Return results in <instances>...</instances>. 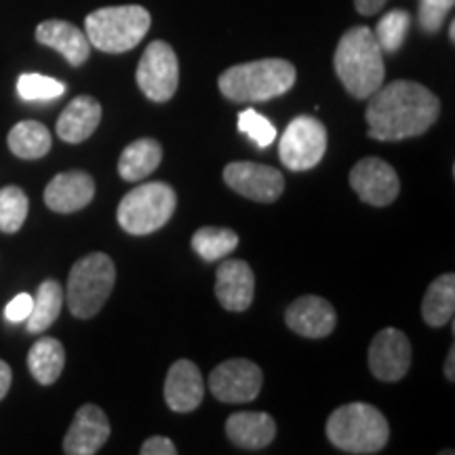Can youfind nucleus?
Listing matches in <instances>:
<instances>
[{
  "label": "nucleus",
  "instance_id": "1a4fd4ad",
  "mask_svg": "<svg viewBox=\"0 0 455 455\" xmlns=\"http://www.w3.org/2000/svg\"><path fill=\"white\" fill-rule=\"evenodd\" d=\"M135 78L148 100L163 104L173 98L180 84V61L173 47L164 41L148 44L138 64Z\"/></svg>",
  "mask_w": 455,
  "mask_h": 455
},
{
  "label": "nucleus",
  "instance_id": "6e6552de",
  "mask_svg": "<svg viewBox=\"0 0 455 455\" xmlns=\"http://www.w3.org/2000/svg\"><path fill=\"white\" fill-rule=\"evenodd\" d=\"M327 150V129L315 116H298L284 129L278 155L287 169L308 171L323 161Z\"/></svg>",
  "mask_w": 455,
  "mask_h": 455
},
{
  "label": "nucleus",
  "instance_id": "a211bd4d",
  "mask_svg": "<svg viewBox=\"0 0 455 455\" xmlns=\"http://www.w3.org/2000/svg\"><path fill=\"white\" fill-rule=\"evenodd\" d=\"M204 379L198 367L188 358H180L171 365L164 382V401L171 411L190 413L203 403Z\"/></svg>",
  "mask_w": 455,
  "mask_h": 455
},
{
  "label": "nucleus",
  "instance_id": "4be33fe9",
  "mask_svg": "<svg viewBox=\"0 0 455 455\" xmlns=\"http://www.w3.org/2000/svg\"><path fill=\"white\" fill-rule=\"evenodd\" d=\"M161 161L163 148L156 140H138L124 148L121 158H118V175L124 181H140L155 173Z\"/></svg>",
  "mask_w": 455,
  "mask_h": 455
},
{
  "label": "nucleus",
  "instance_id": "f704fd0d",
  "mask_svg": "<svg viewBox=\"0 0 455 455\" xmlns=\"http://www.w3.org/2000/svg\"><path fill=\"white\" fill-rule=\"evenodd\" d=\"M386 3H388V0H355V7L358 13L369 17L379 13V9H382Z\"/></svg>",
  "mask_w": 455,
  "mask_h": 455
},
{
  "label": "nucleus",
  "instance_id": "2f4dec72",
  "mask_svg": "<svg viewBox=\"0 0 455 455\" xmlns=\"http://www.w3.org/2000/svg\"><path fill=\"white\" fill-rule=\"evenodd\" d=\"M455 0H419V26L426 34H436L449 11L453 9Z\"/></svg>",
  "mask_w": 455,
  "mask_h": 455
},
{
  "label": "nucleus",
  "instance_id": "b1692460",
  "mask_svg": "<svg viewBox=\"0 0 455 455\" xmlns=\"http://www.w3.org/2000/svg\"><path fill=\"white\" fill-rule=\"evenodd\" d=\"M455 312V275L447 272L430 284L422 301V318L426 325L443 327L453 321Z\"/></svg>",
  "mask_w": 455,
  "mask_h": 455
},
{
  "label": "nucleus",
  "instance_id": "a878e982",
  "mask_svg": "<svg viewBox=\"0 0 455 455\" xmlns=\"http://www.w3.org/2000/svg\"><path fill=\"white\" fill-rule=\"evenodd\" d=\"M32 312L26 318V327L30 333H43L53 325L64 306V289L57 281H43L36 295L32 298Z\"/></svg>",
  "mask_w": 455,
  "mask_h": 455
},
{
  "label": "nucleus",
  "instance_id": "2eb2a0df",
  "mask_svg": "<svg viewBox=\"0 0 455 455\" xmlns=\"http://www.w3.org/2000/svg\"><path fill=\"white\" fill-rule=\"evenodd\" d=\"M110 439V422L98 405H83L64 439V453L95 455Z\"/></svg>",
  "mask_w": 455,
  "mask_h": 455
},
{
  "label": "nucleus",
  "instance_id": "6ab92c4d",
  "mask_svg": "<svg viewBox=\"0 0 455 455\" xmlns=\"http://www.w3.org/2000/svg\"><path fill=\"white\" fill-rule=\"evenodd\" d=\"M36 41L64 55L68 64L78 68L89 60L91 43L81 28L64 20H47L36 26Z\"/></svg>",
  "mask_w": 455,
  "mask_h": 455
},
{
  "label": "nucleus",
  "instance_id": "dca6fc26",
  "mask_svg": "<svg viewBox=\"0 0 455 455\" xmlns=\"http://www.w3.org/2000/svg\"><path fill=\"white\" fill-rule=\"evenodd\" d=\"M95 196V181L84 171L55 175L44 188V203L55 213L81 212Z\"/></svg>",
  "mask_w": 455,
  "mask_h": 455
},
{
  "label": "nucleus",
  "instance_id": "4468645a",
  "mask_svg": "<svg viewBox=\"0 0 455 455\" xmlns=\"http://www.w3.org/2000/svg\"><path fill=\"white\" fill-rule=\"evenodd\" d=\"M335 308L327 299L318 295H304L298 298L284 312V323L287 327L301 338L321 339L333 333L335 329Z\"/></svg>",
  "mask_w": 455,
  "mask_h": 455
},
{
  "label": "nucleus",
  "instance_id": "e433bc0d",
  "mask_svg": "<svg viewBox=\"0 0 455 455\" xmlns=\"http://www.w3.org/2000/svg\"><path fill=\"white\" fill-rule=\"evenodd\" d=\"M445 375L449 382H455V348L451 346V350H449L447 355V361H445Z\"/></svg>",
  "mask_w": 455,
  "mask_h": 455
},
{
  "label": "nucleus",
  "instance_id": "f03ea898",
  "mask_svg": "<svg viewBox=\"0 0 455 455\" xmlns=\"http://www.w3.org/2000/svg\"><path fill=\"white\" fill-rule=\"evenodd\" d=\"M335 74L352 98L369 100L384 84V51L371 28H350L333 55Z\"/></svg>",
  "mask_w": 455,
  "mask_h": 455
},
{
  "label": "nucleus",
  "instance_id": "9d476101",
  "mask_svg": "<svg viewBox=\"0 0 455 455\" xmlns=\"http://www.w3.org/2000/svg\"><path fill=\"white\" fill-rule=\"evenodd\" d=\"M264 375L249 358H230L220 363L209 378L212 395L221 403H249L259 395Z\"/></svg>",
  "mask_w": 455,
  "mask_h": 455
},
{
  "label": "nucleus",
  "instance_id": "f8f14e48",
  "mask_svg": "<svg viewBox=\"0 0 455 455\" xmlns=\"http://www.w3.org/2000/svg\"><path fill=\"white\" fill-rule=\"evenodd\" d=\"M411 367V341L401 329L386 327L369 346V369L379 382H398Z\"/></svg>",
  "mask_w": 455,
  "mask_h": 455
},
{
  "label": "nucleus",
  "instance_id": "72a5a7b5",
  "mask_svg": "<svg viewBox=\"0 0 455 455\" xmlns=\"http://www.w3.org/2000/svg\"><path fill=\"white\" fill-rule=\"evenodd\" d=\"M141 455H175L178 453V447L175 443L167 439V436H152L148 439L144 445L140 447Z\"/></svg>",
  "mask_w": 455,
  "mask_h": 455
},
{
  "label": "nucleus",
  "instance_id": "f3484780",
  "mask_svg": "<svg viewBox=\"0 0 455 455\" xmlns=\"http://www.w3.org/2000/svg\"><path fill=\"white\" fill-rule=\"evenodd\" d=\"M215 295L220 304L230 312H244L255 295V275L243 259H228L215 275Z\"/></svg>",
  "mask_w": 455,
  "mask_h": 455
},
{
  "label": "nucleus",
  "instance_id": "c85d7f7f",
  "mask_svg": "<svg viewBox=\"0 0 455 455\" xmlns=\"http://www.w3.org/2000/svg\"><path fill=\"white\" fill-rule=\"evenodd\" d=\"M409 28H411V15L405 9H395L388 11L379 20L373 34L382 51H386V53H396L403 47V43H405Z\"/></svg>",
  "mask_w": 455,
  "mask_h": 455
},
{
  "label": "nucleus",
  "instance_id": "5701e85b",
  "mask_svg": "<svg viewBox=\"0 0 455 455\" xmlns=\"http://www.w3.org/2000/svg\"><path fill=\"white\" fill-rule=\"evenodd\" d=\"M66 365V350L60 339L41 338L28 352V369L38 384L51 386L60 379Z\"/></svg>",
  "mask_w": 455,
  "mask_h": 455
},
{
  "label": "nucleus",
  "instance_id": "473e14b6",
  "mask_svg": "<svg viewBox=\"0 0 455 455\" xmlns=\"http://www.w3.org/2000/svg\"><path fill=\"white\" fill-rule=\"evenodd\" d=\"M32 301H34L32 295L28 293L15 295V298L7 304V308H4V316H7V321L24 323L32 312Z\"/></svg>",
  "mask_w": 455,
  "mask_h": 455
},
{
  "label": "nucleus",
  "instance_id": "20e7f679",
  "mask_svg": "<svg viewBox=\"0 0 455 455\" xmlns=\"http://www.w3.org/2000/svg\"><path fill=\"white\" fill-rule=\"evenodd\" d=\"M327 439L346 453H379L390 439V426L378 407L369 403H350L329 415Z\"/></svg>",
  "mask_w": 455,
  "mask_h": 455
},
{
  "label": "nucleus",
  "instance_id": "7c9ffc66",
  "mask_svg": "<svg viewBox=\"0 0 455 455\" xmlns=\"http://www.w3.org/2000/svg\"><path fill=\"white\" fill-rule=\"evenodd\" d=\"M238 131L253 140L259 148H268L276 140L275 124L255 110H243L238 114Z\"/></svg>",
  "mask_w": 455,
  "mask_h": 455
},
{
  "label": "nucleus",
  "instance_id": "ddd939ff",
  "mask_svg": "<svg viewBox=\"0 0 455 455\" xmlns=\"http://www.w3.org/2000/svg\"><path fill=\"white\" fill-rule=\"evenodd\" d=\"M350 186L363 203L373 207H386L401 192V181L395 167L378 156L363 158L352 167Z\"/></svg>",
  "mask_w": 455,
  "mask_h": 455
},
{
  "label": "nucleus",
  "instance_id": "393cba45",
  "mask_svg": "<svg viewBox=\"0 0 455 455\" xmlns=\"http://www.w3.org/2000/svg\"><path fill=\"white\" fill-rule=\"evenodd\" d=\"M7 144H9V150L13 152L17 158H24V161H36V158H43L49 155L53 140H51L49 129L44 127L43 123L21 121L9 131Z\"/></svg>",
  "mask_w": 455,
  "mask_h": 455
},
{
  "label": "nucleus",
  "instance_id": "c9c22d12",
  "mask_svg": "<svg viewBox=\"0 0 455 455\" xmlns=\"http://www.w3.org/2000/svg\"><path fill=\"white\" fill-rule=\"evenodd\" d=\"M11 379H13V373H11V367L4 361H0V401L7 396L11 388Z\"/></svg>",
  "mask_w": 455,
  "mask_h": 455
},
{
  "label": "nucleus",
  "instance_id": "bb28decb",
  "mask_svg": "<svg viewBox=\"0 0 455 455\" xmlns=\"http://www.w3.org/2000/svg\"><path fill=\"white\" fill-rule=\"evenodd\" d=\"M238 247V235L230 228L204 226L192 236V249L204 261L224 259Z\"/></svg>",
  "mask_w": 455,
  "mask_h": 455
},
{
  "label": "nucleus",
  "instance_id": "9b49d317",
  "mask_svg": "<svg viewBox=\"0 0 455 455\" xmlns=\"http://www.w3.org/2000/svg\"><path fill=\"white\" fill-rule=\"evenodd\" d=\"M224 181L236 195L255 203H275L284 190L281 171L259 163H230L224 169Z\"/></svg>",
  "mask_w": 455,
  "mask_h": 455
},
{
  "label": "nucleus",
  "instance_id": "4c0bfd02",
  "mask_svg": "<svg viewBox=\"0 0 455 455\" xmlns=\"http://www.w3.org/2000/svg\"><path fill=\"white\" fill-rule=\"evenodd\" d=\"M449 38H451V43L455 41V21L449 24Z\"/></svg>",
  "mask_w": 455,
  "mask_h": 455
},
{
  "label": "nucleus",
  "instance_id": "412c9836",
  "mask_svg": "<svg viewBox=\"0 0 455 455\" xmlns=\"http://www.w3.org/2000/svg\"><path fill=\"white\" fill-rule=\"evenodd\" d=\"M226 435L241 449H264L275 441L276 422L264 411L232 413L226 422Z\"/></svg>",
  "mask_w": 455,
  "mask_h": 455
},
{
  "label": "nucleus",
  "instance_id": "0eeeda50",
  "mask_svg": "<svg viewBox=\"0 0 455 455\" xmlns=\"http://www.w3.org/2000/svg\"><path fill=\"white\" fill-rule=\"evenodd\" d=\"M178 207V196L169 184L148 181L129 192L116 209V220L124 232L144 236L163 228Z\"/></svg>",
  "mask_w": 455,
  "mask_h": 455
},
{
  "label": "nucleus",
  "instance_id": "f257e3e1",
  "mask_svg": "<svg viewBox=\"0 0 455 455\" xmlns=\"http://www.w3.org/2000/svg\"><path fill=\"white\" fill-rule=\"evenodd\" d=\"M441 101L413 81H395L379 87L369 98L365 112L369 138L379 141H398L419 138L439 121Z\"/></svg>",
  "mask_w": 455,
  "mask_h": 455
},
{
  "label": "nucleus",
  "instance_id": "c756f323",
  "mask_svg": "<svg viewBox=\"0 0 455 455\" xmlns=\"http://www.w3.org/2000/svg\"><path fill=\"white\" fill-rule=\"evenodd\" d=\"M66 84L43 74H21L17 81V93L26 101H49L61 98Z\"/></svg>",
  "mask_w": 455,
  "mask_h": 455
},
{
  "label": "nucleus",
  "instance_id": "7ed1b4c3",
  "mask_svg": "<svg viewBox=\"0 0 455 455\" xmlns=\"http://www.w3.org/2000/svg\"><path fill=\"white\" fill-rule=\"evenodd\" d=\"M295 78L298 72L291 61L268 57L228 68L221 72L218 84L221 95L235 104H258L287 93L295 84Z\"/></svg>",
  "mask_w": 455,
  "mask_h": 455
},
{
  "label": "nucleus",
  "instance_id": "aec40b11",
  "mask_svg": "<svg viewBox=\"0 0 455 455\" xmlns=\"http://www.w3.org/2000/svg\"><path fill=\"white\" fill-rule=\"evenodd\" d=\"M101 123V104L91 95H78L57 118V135L66 144H83Z\"/></svg>",
  "mask_w": 455,
  "mask_h": 455
},
{
  "label": "nucleus",
  "instance_id": "423d86ee",
  "mask_svg": "<svg viewBox=\"0 0 455 455\" xmlns=\"http://www.w3.org/2000/svg\"><path fill=\"white\" fill-rule=\"evenodd\" d=\"M114 283H116V268L110 255H84L72 266L68 276L64 295L68 308L76 318H93L110 298Z\"/></svg>",
  "mask_w": 455,
  "mask_h": 455
},
{
  "label": "nucleus",
  "instance_id": "cd10ccee",
  "mask_svg": "<svg viewBox=\"0 0 455 455\" xmlns=\"http://www.w3.org/2000/svg\"><path fill=\"white\" fill-rule=\"evenodd\" d=\"M28 201L26 192L20 186H4L0 190V232L4 235H15L28 218Z\"/></svg>",
  "mask_w": 455,
  "mask_h": 455
},
{
  "label": "nucleus",
  "instance_id": "39448f33",
  "mask_svg": "<svg viewBox=\"0 0 455 455\" xmlns=\"http://www.w3.org/2000/svg\"><path fill=\"white\" fill-rule=\"evenodd\" d=\"M152 17L140 4H121L93 11L84 20V34L104 53H127L144 41Z\"/></svg>",
  "mask_w": 455,
  "mask_h": 455
}]
</instances>
